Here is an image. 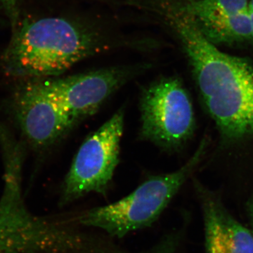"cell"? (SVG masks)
<instances>
[{"label": "cell", "mask_w": 253, "mask_h": 253, "mask_svg": "<svg viewBox=\"0 0 253 253\" xmlns=\"http://www.w3.org/2000/svg\"><path fill=\"white\" fill-rule=\"evenodd\" d=\"M205 149L204 140L194 156L175 172L151 176L126 197L87 210L78 214L76 221L113 239H122L133 231L152 226L199 164Z\"/></svg>", "instance_id": "3"}, {"label": "cell", "mask_w": 253, "mask_h": 253, "mask_svg": "<svg viewBox=\"0 0 253 253\" xmlns=\"http://www.w3.org/2000/svg\"><path fill=\"white\" fill-rule=\"evenodd\" d=\"M9 107L21 134L36 149L56 144L76 124L49 94L44 79L23 80Z\"/></svg>", "instance_id": "6"}, {"label": "cell", "mask_w": 253, "mask_h": 253, "mask_svg": "<svg viewBox=\"0 0 253 253\" xmlns=\"http://www.w3.org/2000/svg\"><path fill=\"white\" fill-rule=\"evenodd\" d=\"M206 253H253V231L233 217L219 199L201 196Z\"/></svg>", "instance_id": "8"}, {"label": "cell", "mask_w": 253, "mask_h": 253, "mask_svg": "<svg viewBox=\"0 0 253 253\" xmlns=\"http://www.w3.org/2000/svg\"><path fill=\"white\" fill-rule=\"evenodd\" d=\"M21 1V0H0V9L7 15L14 26L18 18V7Z\"/></svg>", "instance_id": "11"}, {"label": "cell", "mask_w": 253, "mask_h": 253, "mask_svg": "<svg viewBox=\"0 0 253 253\" xmlns=\"http://www.w3.org/2000/svg\"><path fill=\"white\" fill-rule=\"evenodd\" d=\"M249 15H250V17H251V26H252L253 39V14H249Z\"/></svg>", "instance_id": "14"}, {"label": "cell", "mask_w": 253, "mask_h": 253, "mask_svg": "<svg viewBox=\"0 0 253 253\" xmlns=\"http://www.w3.org/2000/svg\"><path fill=\"white\" fill-rule=\"evenodd\" d=\"M248 216H249L251 229L253 231V199L248 203Z\"/></svg>", "instance_id": "12"}, {"label": "cell", "mask_w": 253, "mask_h": 253, "mask_svg": "<svg viewBox=\"0 0 253 253\" xmlns=\"http://www.w3.org/2000/svg\"><path fill=\"white\" fill-rule=\"evenodd\" d=\"M196 22L206 39L214 45L253 40L249 11Z\"/></svg>", "instance_id": "9"}, {"label": "cell", "mask_w": 253, "mask_h": 253, "mask_svg": "<svg viewBox=\"0 0 253 253\" xmlns=\"http://www.w3.org/2000/svg\"><path fill=\"white\" fill-rule=\"evenodd\" d=\"M150 67L148 64L116 66L44 81L51 96L77 123L94 114L115 91Z\"/></svg>", "instance_id": "7"}, {"label": "cell", "mask_w": 253, "mask_h": 253, "mask_svg": "<svg viewBox=\"0 0 253 253\" xmlns=\"http://www.w3.org/2000/svg\"><path fill=\"white\" fill-rule=\"evenodd\" d=\"M248 11L249 14H253V0H250Z\"/></svg>", "instance_id": "13"}, {"label": "cell", "mask_w": 253, "mask_h": 253, "mask_svg": "<svg viewBox=\"0 0 253 253\" xmlns=\"http://www.w3.org/2000/svg\"><path fill=\"white\" fill-rule=\"evenodd\" d=\"M14 31L2 68L10 76L23 80L57 77L86 58L121 46H137L74 18L26 21Z\"/></svg>", "instance_id": "2"}, {"label": "cell", "mask_w": 253, "mask_h": 253, "mask_svg": "<svg viewBox=\"0 0 253 253\" xmlns=\"http://www.w3.org/2000/svg\"><path fill=\"white\" fill-rule=\"evenodd\" d=\"M164 14L180 40L209 114L229 140L253 136V66L247 60L219 51L196 21L176 6L162 3Z\"/></svg>", "instance_id": "1"}, {"label": "cell", "mask_w": 253, "mask_h": 253, "mask_svg": "<svg viewBox=\"0 0 253 253\" xmlns=\"http://www.w3.org/2000/svg\"><path fill=\"white\" fill-rule=\"evenodd\" d=\"M124 111H118L81 145L63 181L60 206L95 193L106 196L119 163Z\"/></svg>", "instance_id": "4"}, {"label": "cell", "mask_w": 253, "mask_h": 253, "mask_svg": "<svg viewBox=\"0 0 253 253\" xmlns=\"http://www.w3.org/2000/svg\"><path fill=\"white\" fill-rule=\"evenodd\" d=\"M141 136L166 149L186 142L194 130L192 103L182 83L163 78L142 91L140 100Z\"/></svg>", "instance_id": "5"}, {"label": "cell", "mask_w": 253, "mask_h": 253, "mask_svg": "<svg viewBox=\"0 0 253 253\" xmlns=\"http://www.w3.org/2000/svg\"><path fill=\"white\" fill-rule=\"evenodd\" d=\"M250 0H191L180 6L182 12L195 21L211 19L248 11Z\"/></svg>", "instance_id": "10"}]
</instances>
